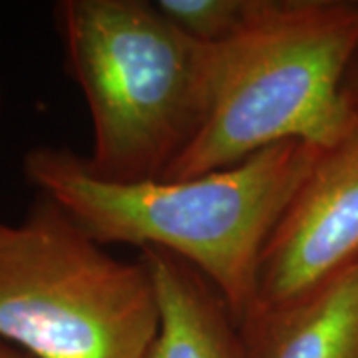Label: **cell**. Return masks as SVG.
Instances as JSON below:
<instances>
[{
	"mask_svg": "<svg viewBox=\"0 0 358 358\" xmlns=\"http://www.w3.org/2000/svg\"><path fill=\"white\" fill-rule=\"evenodd\" d=\"M54 16L66 74L88 103L90 171L110 183L166 178L203 128L213 46L143 0H62Z\"/></svg>",
	"mask_w": 358,
	"mask_h": 358,
	"instance_id": "3",
	"label": "cell"
},
{
	"mask_svg": "<svg viewBox=\"0 0 358 358\" xmlns=\"http://www.w3.org/2000/svg\"><path fill=\"white\" fill-rule=\"evenodd\" d=\"M0 358H30L20 348H16L6 341H0Z\"/></svg>",
	"mask_w": 358,
	"mask_h": 358,
	"instance_id": "10",
	"label": "cell"
},
{
	"mask_svg": "<svg viewBox=\"0 0 358 358\" xmlns=\"http://www.w3.org/2000/svg\"><path fill=\"white\" fill-rule=\"evenodd\" d=\"M319 154L307 141H281L227 169L143 183L102 181L70 148H34L22 167L94 241L181 257L241 322L255 305L263 249Z\"/></svg>",
	"mask_w": 358,
	"mask_h": 358,
	"instance_id": "1",
	"label": "cell"
},
{
	"mask_svg": "<svg viewBox=\"0 0 358 358\" xmlns=\"http://www.w3.org/2000/svg\"><path fill=\"white\" fill-rule=\"evenodd\" d=\"M154 279L159 327L143 358H243L239 322L217 289L181 257L140 249Z\"/></svg>",
	"mask_w": 358,
	"mask_h": 358,
	"instance_id": "7",
	"label": "cell"
},
{
	"mask_svg": "<svg viewBox=\"0 0 358 358\" xmlns=\"http://www.w3.org/2000/svg\"><path fill=\"white\" fill-rule=\"evenodd\" d=\"M345 94L348 103L352 106L355 114L358 115V48L350 60V66H348V72H346L345 78Z\"/></svg>",
	"mask_w": 358,
	"mask_h": 358,
	"instance_id": "9",
	"label": "cell"
},
{
	"mask_svg": "<svg viewBox=\"0 0 358 358\" xmlns=\"http://www.w3.org/2000/svg\"><path fill=\"white\" fill-rule=\"evenodd\" d=\"M358 263V126L320 150L275 225L253 307L294 303Z\"/></svg>",
	"mask_w": 358,
	"mask_h": 358,
	"instance_id": "5",
	"label": "cell"
},
{
	"mask_svg": "<svg viewBox=\"0 0 358 358\" xmlns=\"http://www.w3.org/2000/svg\"><path fill=\"white\" fill-rule=\"evenodd\" d=\"M265 0H157L166 20L205 46H219L239 34L261 10Z\"/></svg>",
	"mask_w": 358,
	"mask_h": 358,
	"instance_id": "8",
	"label": "cell"
},
{
	"mask_svg": "<svg viewBox=\"0 0 358 358\" xmlns=\"http://www.w3.org/2000/svg\"><path fill=\"white\" fill-rule=\"evenodd\" d=\"M239 333L243 358H358V263L294 303L253 307Z\"/></svg>",
	"mask_w": 358,
	"mask_h": 358,
	"instance_id": "6",
	"label": "cell"
},
{
	"mask_svg": "<svg viewBox=\"0 0 358 358\" xmlns=\"http://www.w3.org/2000/svg\"><path fill=\"white\" fill-rule=\"evenodd\" d=\"M358 48V2L265 0L233 38L213 46L209 110L169 181L245 162L281 141L327 150L358 126L345 78Z\"/></svg>",
	"mask_w": 358,
	"mask_h": 358,
	"instance_id": "2",
	"label": "cell"
},
{
	"mask_svg": "<svg viewBox=\"0 0 358 358\" xmlns=\"http://www.w3.org/2000/svg\"><path fill=\"white\" fill-rule=\"evenodd\" d=\"M157 327L145 263L110 255L48 195L0 223V341L30 358H143Z\"/></svg>",
	"mask_w": 358,
	"mask_h": 358,
	"instance_id": "4",
	"label": "cell"
}]
</instances>
